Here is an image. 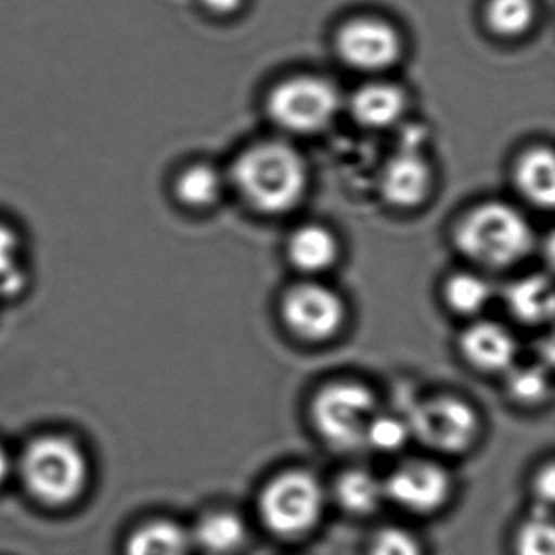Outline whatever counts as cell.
<instances>
[{"label": "cell", "instance_id": "obj_1", "mask_svg": "<svg viewBox=\"0 0 555 555\" xmlns=\"http://www.w3.org/2000/svg\"><path fill=\"white\" fill-rule=\"evenodd\" d=\"M232 180L249 206L262 214L294 209L308 184L301 155L282 142H261L246 149L232 167Z\"/></svg>", "mask_w": 555, "mask_h": 555}, {"label": "cell", "instance_id": "obj_28", "mask_svg": "<svg viewBox=\"0 0 555 555\" xmlns=\"http://www.w3.org/2000/svg\"><path fill=\"white\" fill-rule=\"evenodd\" d=\"M555 476L554 466L548 464L541 470L534 482V492L538 496L539 509H547L554 502ZM548 512V509H547Z\"/></svg>", "mask_w": 555, "mask_h": 555}, {"label": "cell", "instance_id": "obj_17", "mask_svg": "<svg viewBox=\"0 0 555 555\" xmlns=\"http://www.w3.org/2000/svg\"><path fill=\"white\" fill-rule=\"evenodd\" d=\"M190 531L171 519H154L139 526L126 544V555H190Z\"/></svg>", "mask_w": 555, "mask_h": 555}, {"label": "cell", "instance_id": "obj_16", "mask_svg": "<svg viewBox=\"0 0 555 555\" xmlns=\"http://www.w3.org/2000/svg\"><path fill=\"white\" fill-rule=\"evenodd\" d=\"M515 181L519 193L532 206L542 209L554 206V154L551 149L535 147L526 152L516 164Z\"/></svg>", "mask_w": 555, "mask_h": 555}, {"label": "cell", "instance_id": "obj_26", "mask_svg": "<svg viewBox=\"0 0 555 555\" xmlns=\"http://www.w3.org/2000/svg\"><path fill=\"white\" fill-rule=\"evenodd\" d=\"M551 378L541 366L508 370V391L516 401L538 404L551 396Z\"/></svg>", "mask_w": 555, "mask_h": 555}, {"label": "cell", "instance_id": "obj_11", "mask_svg": "<svg viewBox=\"0 0 555 555\" xmlns=\"http://www.w3.org/2000/svg\"><path fill=\"white\" fill-rule=\"evenodd\" d=\"M35 282L31 243L21 220L0 212V304L21 300Z\"/></svg>", "mask_w": 555, "mask_h": 555}, {"label": "cell", "instance_id": "obj_12", "mask_svg": "<svg viewBox=\"0 0 555 555\" xmlns=\"http://www.w3.org/2000/svg\"><path fill=\"white\" fill-rule=\"evenodd\" d=\"M431 186V171L418 149L402 147L386 162L379 191L391 206L411 209L424 203Z\"/></svg>", "mask_w": 555, "mask_h": 555}, {"label": "cell", "instance_id": "obj_25", "mask_svg": "<svg viewBox=\"0 0 555 555\" xmlns=\"http://www.w3.org/2000/svg\"><path fill=\"white\" fill-rule=\"evenodd\" d=\"M409 438H412V435L408 421L376 412L366 428L365 444L382 453H392L401 450Z\"/></svg>", "mask_w": 555, "mask_h": 555}, {"label": "cell", "instance_id": "obj_4", "mask_svg": "<svg viewBox=\"0 0 555 555\" xmlns=\"http://www.w3.org/2000/svg\"><path fill=\"white\" fill-rule=\"evenodd\" d=\"M378 412L375 396L359 383H334L318 392L311 418L318 434L337 450L365 444L366 428Z\"/></svg>", "mask_w": 555, "mask_h": 555}, {"label": "cell", "instance_id": "obj_15", "mask_svg": "<svg viewBox=\"0 0 555 555\" xmlns=\"http://www.w3.org/2000/svg\"><path fill=\"white\" fill-rule=\"evenodd\" d=\"M404 108V93L395 83H366L350 100V113L363 128H388L401 118Z\"/></svg>", "mask_w": 555, "mask_h": 555}, {"label": "cell", "instance_id": "obj_7", "mask_svg": "<svg viewBox=\"0 0 555 555\" xmlns=\"http://www.w3.org/2000/svg\"><path fill=\"white\" fill-rule=\"evenodd\" d=\"M411 435L440 453H461L474 443L479 430L476 412L461 399L441 396L425 399L412 409Z\"/></svg>", "mask_w": 555, "mask_h": 555}, {"label": "cell", "instance_id": "obj_3", "mask_svg": "<svg viewBox=\"0 0 555 555\" xmlns=\"http://www.w3.org/2000/svg\"><path fill=\"white\" fill-rule=\"evenodd\" d=\"M17 467L31 495L48 505L74 502L89 482V461L82 448L60 435L31 440Z\"/></svg>", "mask_w": 555, "mask_h": 555}, {"label": "cell", "instance_id": "obj_20", "mask_svg": "<svg viewBox=\"0 0 555 555\" xmlns=\"http://www.w3.org/2000/svg\"><path fill=\"white\" fill-rule=\"evenodd\" d=\"M193 545L210 554H232L246 538V526L236 513L219 509L206 513L190 531Z\"/></svg>", "mask_w": 555, "mask_h": 555}, {"label": "cell", "instance_id": "obj_24", "mask_svg": "<svg viewBox=\"0 0 555 555\" xmlns=\"http://www.w3.org/2000/svg\"><path fill=\"white\" fill-rule=\"evenodd\" d=\"M515 548L516 555H555L554 525L547 509H535L519 528Z\"/></svg>", "mask_w": 555, "mask_h": 555}, {"label": "cell", "instance_id": "obj_8", "mask_svg": "<svg viewBox=\"0 0 555 555\" xmlns=\"http://www.w3.org/2000/svg\"><path fill=\"white\" fill-rule=\"evenodd\" d=\"M282 317L292 333L311 343L336 336L346 320L343 298L320 284L291 288L282 301Z\"/></svg>", "mask_w": 555, "mask_h": 555}, {"label": "cell", "instance_id": "obj_21", "mask_svg": "<svg viewBox=\"0 0 555 555\" xmlns=\"http://www.w3.org/2000/svg\"><path fill=\"white\" fill-rule=\"evenodd\" d=\"M336 499L346 512L352 515H369L382 505L385 499L383 480L363 469L346 470L336 482Z\"/></svg>", "mask_w": 555, "mask_h": 555}, {"label": "cell", "instance_id": "obj_6", "mask_svg": "<svg viewBox=\"0 0 555 555\" xmlns=\"http://www.w3.org/2000/svg\"><path fill=\"white\" fill-rule=\"evenodd\" d=\"M340 108L336 87L313 76L294 77L279 83L268 100L272 121L295 134H317L331 125Z\"/></svg>", "mask_w": 555, "mask_h": 555}, {"label": "cell", "instance_id": "obj_30", "mask_svg": "<svg viewBox=\"0 0 555 555\" xmlns=\"http://www.w3.org/2000/svg\"><path fill=\"white\" fill-rule=\"evenodd\" d=\"M15 467L17 466H15L14 457L11 456V453H9L2 444H0V486L11 477Z\"/></svg>", "mask_w": 555, "mask_h": 555}, {"label": "cell", "instance_id": "obj_19", "mask_svg": "<svg viewBox=\"0 0 555 555\" xmlns=\"http://www.w3.org/2000/svg\"><path fill=\"white\" fill-rule=\"evenodd\" d=\"M505 300L513 317L522 323H544L554 313V292L544 275H529L513 282L506 288Z\"/></svg>", "mask_w": 555, "mask_h": 555}, {"label": "cell", "instance_id": "obj_23", "mask_svg": "<svg viewBox=\"0 0 555 555\" xmlns=\"http://www.w3.org/2000/svg\"><path fill=\"white\" fill-rule=\"evenodd\" d=\"M492 297V288L486 279L470 272H461L448 279L444 285V298L447 304L456 313L476 314L483 310Z\"/></svg>", "mask_w": 555, "mask_h": 555}, {"label": "cell", "instance_id": "obj_5", "mask_svg": "<svg viewBox=\"0 0 555 555\" xmlns=\"http://www.w3.org/2000/svg\"><path fill=\"white\" fill-rule=\"evenodd\" d=\"M324 509L321 483L305 470H288L272 479L259 496V513L272 532L285 538L304 534Z\"/></svg>", "mask_w": 555, "mask_h": 555}, {"label": "cell", "instance_id": "obj_9", "mask_svg": "<svg viewBox=\"0 0 555 555\" xmlns=\"http://www.w3.org/2000/svg\"><path fill=\"white\" fill-rule=\"evenodd\" d=\"M337 53L344 63L363 73H379L398 63L401 37L378 18H356L337 35Z\"/></svg>", "mask_w": 555, "mask_h": 555}, {"label": "cell", "instance_id": "obj_27", "mask_svg": "<svg viewBox=\"0 0 555 555\" xmlns=\"http://www.w3.org/2000/svg\"><path fill=\"white\" fill-rule=\"evenodd\" d=\"M370 555H424L414 535L401 528H383L370 544Z\"/></svg>", "mask_w": 555, "mask_h": 555}, {"label": "cell", "instance_id": "obj_29", "mask_svg": "<svg viewBox=\"0 0 555 555\" xmlns=\"http://www.w3.org/2000/svg\"><path fill=\"white\" fill-rule=\"evenodd\" d=\"M201 5L214 15H230L238 11L243 0H199Z\"/></svg>", "mask_w": 555, "mask_h": 555}, {"label": "cell", "instance_id": "obj_2", "mask_svg": "<svg viewBox=\"0 0 555 555\" xmlns=\"http://www.w3.org/2000/svg\"><path fill=\"white\" fill-rule=\"evenodd\" d=\"M454 236L466 258L492 269L516 264L534 245L531 223L515 207L496 201L474 207Z\"/></svg>", "mask_w": 555, "mask_h": 555}, {"label": "cell", "instance_id": "obj_14", "mask_svg": "<svg viewBox=\"0 0 555 555\" xmlns=\"http://www.w3.org/2000/svg\"><path fill=\"white\" fill-rule=\"evenodd\" d=\"M461 352L467 362L482 372H508L516 359L512 334L496 323L480 321L461 334Z\"/></svg>", "mask_w": 555, "mask_h": 555}, {"label": "cell", "instance_id": "obj_13", "mask_svg": "<svg viewBox=\"0 0 555 555\" xmlns=\"http://www.w3.org/2000/svg\"><path fill=\"white\" fill-rule=\"evenodd\" d=\"M225 178L209 162L190 160L178 165L168 177L171 203L188 212H203L219 203Z\"/></svg>", "mask_w": 555, "mask_h": 555}, {"label": "cell", "instance_id": "obj_22", "mask_svg": "<svg viewBox=\"0 0 555 555\" xmlns=\"http://www.w3.org/2000/svg\"><path fill=\"white\" fill-rule=\"evenodd\" d=\"M534 15V0H490L486 12L490 30L506 38L525 34L531 27Z\"/></svg>", "mask_w": 555, "mask_h": 555}, {"label": "cell", "instance_id": "obj_18", "mask_svg": "<svg viewBox=\"0 0 555 555\" xmlns=\"http://www.w3.org/2000/svg\"><path fill=\"white\" fill-rule=\"evenodd\" d=\"M287 253L298 271L318 274L336 262L337 242L324 227L305 225L288 240Z\"/></svg>", "mask_w": 555, "mask_h": 555}, {"label": "cell", "instance_id": "obj_10", "mask_svg": "<svg viewBox=\"0 0 555 555\" xmlns=\"http://www.w3.org/2000/svg\"><path fill=\"white\" fill-rule=\"evenodd\" d=\"M385 499L414 513H431L450 496L447 470L428 461H409L396 467L385 480Z\"/></svg>", "mask_w": 555, "mask_h": 555}]
</instances>
